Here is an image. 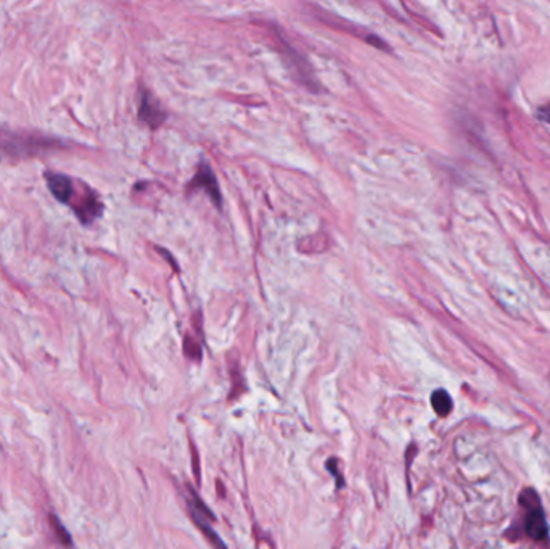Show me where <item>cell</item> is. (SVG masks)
I'll list each match as a JSON object with an SVG mask.
<instances>
[{
	"instance_id": "277c9868",
	"label": "cell",
	"mask_w": 550,
	"mask_h": 549,
	"mask_svg": "<svg viewBox=\"0 0 550 549\" xmlns=\"http://www.w3.org/2000/svg\"><path fill=\"white\" fill-rule=\"evenodd\" d=\"M49 523H50V527H52L53 535H55V540L58 543V546L63 548V549H74L73 540H71V536L68 533L67 527H64L60 519H58L55 514H50V516H49Z\"/></svg>"
},
{
	"instance_id": "6da1fadb",
	"label": "cell",
	"mask_w": 550,
	"mask_h": 549,
	"mask_svg": "<svg viewBox=\"0 0 550 549\" xmlns=\"http://www.w3.org/2000/svg\"><path fill=\"white\" fill-rule=\"evenodd\" d=\"M520 506H522L523 509L526 535L536 541L546 540L549 527L541 506V499L533 488L523 489V493L520 494Z\"/></svg>"
},
{
	"instance_id": "5b68a950",
	"label": "cell",
	"mask_w": 550,
	"mask_h": 549,
	"mask_svg": "<svg viewBox=\"0 0 550 549\" xmlns=\"http://www.w3.org/2000/svg\"><path fill=\"white\" fill-rule=\"evenodd\" d=\"M431 406H433L437 416L446 417L449 412L452 411V400L446 390H436V392L431 395Z\"/></svg>"
},
{
	"instance_id": "52a82bcc",
	"label": "cell",
	"mask_w": 550,
	"mask_h": 549,
	"mask_svg": "<svg viewBox=\"0 0 550 549\" xmlns=\"http://www.w3.org/2000/svg\"><path fill=\"white\" fill-rule=\"evenodd\" d=\"M541 113H542L544 120H547V121L550 123V106H547V108H544V110L541 111Z\"/></svg>"
},
{
	"instance_id": "8992f818",
	"label": "cell",
	"mask_w": 550,
	"mask_h": 549,
	"mask_svg": "<svg viewBox=\"0 0 550 549\" xmlns=\"http://www.w3.org/2000/svg\"><path fill=\"white\" fill-rule=\"evenodd\" d=\"M336 464H338V460H336V459H330L328 463H327V469H330V472H332V474L336 477V482H338V487H343V477H341V474H338V469L335 468Z\"/></svg>"
},
{
	"instance_id": "7a4b0ae2",
	"label": "cell",
	"mask_w": 550,
	"mask_h": 549,
	"mask_svg": "<svg viewBox=\"0 0 550 549\" xmlns=\"http://www.w3.org/2000/svg\"><path fill=\"white\" fill-rule=\"evenodd\" d=\"M139 116L142 121L150 124L151 128H158L159 124L164 121L166 113H164L161 106H159V103L150 96L149 92H144V96H142Z\"/></svg>"
},
{
	"instance_id": "3957f363",
	"label": "cell",
	"mask_w": 550,
	"mask_h": 549,
	"mask_svg": "<svg viewBox=\"0 0 550 549\" xmlns=\"http://www.w3.org/2000/svg\"><path fill=\"white\" fill-rule=\"evenodd\" d=\"M192 187H206V192H208L210 197L214 200V203L219 206L221 205V195H219V186L216 182V177L212 174V171L208 166H201V169L197 173V176L193 177L192 184L188 186V188Z\"/></svg>"
}]
</instances>
